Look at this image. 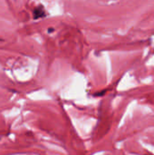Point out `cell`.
<instances>
[{
	"label": "cell",
	"mask_w": 154,
	"mask_h": 155,
	"mask_svg": "<svg viewBox=\"0 0 154 155\" xmlns=\"http://www.w3.org/2000/svg\"><path fill=\"white\" fill-rule=\"evenodd\" d=\"M45 16V12H44V9L43 8V6H38L37 8H35L34 10V18H42Z\"/></svg>",
	"instance_id": "cell-1"
},
{
	"label": "cell",
	"mask_w": 154,
	"mask_h": 155,
	"mask_svg": "<svg viewBox=\"0 0 154 155\" xmlns=\"http://www.w3.org/2000/svg\"><path fill=\"white\" fill-rule=\"evenodd\" d=\"M105 94V91H103V92H101V93H97V94H95L94 95H96V96H102V95H103Z\"/></svg>",
	"instance_id": "cell-2"
}]
</instances>
